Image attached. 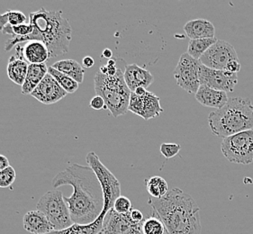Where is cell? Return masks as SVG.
I'll return each mask as SVG.
<instances>
[{
    "instance_id": "obj_37",
    "label": "cell",
    "mask_w": 253,
    "mask_h": 234,
    "mask_svg": "<svg viewBox=\"0 0 253 234\" xmlns=\"http://www.w3.org/2000/svg\"><path fill=\"white\" fill-rule=\"evenodd\" d=\"M82 64L86 69H90V68L95 65V61H94V59L92 57L86 56L82 60Z\"/></svg>"
},
{
    "instance_id": "obj_9",
    "label": "cell",
    "mask_w": 253,
    "mask_h": 234,
    "mask_svg": "<svg viewBox=\"0 0 253 234\" xmlns=\"http://www.w3.org/2000/svg\"><path fill=\"white\" fill-rule=\"evenodd\" d=\"M201 61L190 56L187 52L181 54L177 67L174 71V77L177 84L189 94H197L201 86L199 73Z\"/></svg>"
},
{
    "instance_id": "obj_5",
    "label": "cell",
    "mask_w": 253,
    "mask_h": 234,
    "mask_svg": "<svg viewBox=\"0 0 253 234\" xmlns=\"http://www.w3.org/2000/svg\"><path fill=\"white\" fill-rule=\"evenodd\" d=\"M95 91L106 103L107 110L117 118L128 112L132 92L127 87L124 72L118 69L115 76H107L101 72H96L94 79Z\"/></svg>"
},
{
    "instance_id": "obj_15",
    "label": "cell",
    "mask_w": 253,
    "mask_h": 234,
    "mask_svg": "<svg viewBox=\"0 0 253 234\" xmlns=\"http://www.w3.org/2000/svg\"><path fill=\"white\" fill-rule=\"evenodd\" d=\"M124 77L127 87H129L131 92L134 91L137 87L148 88L152 85L154 79L151 72L135 63L126 64Z\"/></svg>"
},
{
    "instance_id": "obj_33",
    "label": "cell",
    "mask_w": 253,
    "mask_h": 234,
    "mask_svg": "<svg viewBox=\"0 0 253 234\" xmlns=\"http://www.w3.org/2000/svg\"><path fill=\"white\" fill-rule=\"evenodd\" d=\"M118 68L117 67V61L116 60H108L107 65L100 67L99 72L107 75V76L112 77L115 76L117 74Z\"/></svg>"
},
{
    "instance_id": "obj_30",
    "label": "cell",
    "mask_w": 253,
    "mask_h": 234,
    "mask_svg": "<svg viewBox=\"0 0 253 234\" xmlns=\"http://www.w3.org/2000/svg\"><path fill=\"white\" fill-rule=\"evenodd\" d=\"M15 178H16V174H15V168L11 166L0 171V188L1 189L9 188L15 182Z\"/></svg>"
},
{
    "instance_id": "obj_36",
    "label": "cell",
    "mask_w": 253,
    "mask_h": 234,
    "mask_svg": "<svg viewBox=\"0 0 253 234\" xmlns=\"http://www.w3.org/2000/svg\"><path fill=\"white\" fill-rule=\"evenodd\" d=\"M241 71V63L240 61H233L228 64L224 72H230L233 74H237Z\"/></svg>"
},
{
    "instance_id": "obj_20",
    "label": "cell",
    "mask_w": 253,
    "mask_h": 234,
    "mask_svg": "<svg viewBox=\"0 0 253 234\" xmlns=\"http://www.w3.org/2000/svg\"><path fill=\"white\" fill-rule=\"evenodd\" d=\"M28 67L29 64L25 60H21L13 55L10 57L7 63V76L10 78L11 81L22 87L26 80Z\"/></svg>"
},
{
    "instance_id": "obj_25",
    "label": "cell",
    "mask_w": 253,
    "mask_h": 234,
    "mask_svg": "<svg viewBox=\"0 0 253 234\" xmlns=\"http://www.w3.org/2000/svg\"><path fill=\"white\" fill-rule=\"evenodd\" d=\"M145 186L148 193L153 198H162L169 192L168 183L162 177L156 176L145 179Z\"/></svg>"
},
{
    "instance_id": "obj_2",
    "label": "cell",
    "mask_w": 253,
    "mask_h": 234,
    "mask_svg": "<svg viewBox=\"0 0 253 234\" xmlns=\"http://www.w3.org/2000/svg\"><path fill=\"white\" fill-rule=\"evenodd\" d=\"M149 204L164 224L167 234H201L200 208L181 189L174 188L162 198H150Z\"/></svg>"
},
{
    "instance_id": "obj_8",
    "label": "cell",
    "mask_w": 253,
    "mask_h": 234,
    "mask_svg": "<svg viewBox=\"0 0 253 234\" xmlns=\"http://www.w3.org/2000/svg\"><path fill=\"white\" fill-rule=\"evenodd\" d=\"M221 151L230 162L242 165L253 163V129L223 139Z\"/></svg>"
},
{
    "instance_id": "obj_3",
    "label": "cell",
    "mask_w": 253,
    "mask_h": 234,
    "mask_svg": "<svg viewBox=\"0 0 253 234\" xmlns=\"http://www.w3.org/2000/svg\"><path fill=\"white\" fill-rule=\"evenodd\" d=\"M33 33L25 37H15L6 41L5 51H10L15 45L28 41L43 42L51 54V59L69 52L72 39V28L62 11H48L44 7L29 14Z\"/></svg>"
},
{
    "instance_id": "obj_11",
    "label": "cell",
    "mask_w": 253,
    "mask_h": 234,
    "mask_svg": "<svg viewBox=\"0 0 253 234\" xmlns=\"http://www.w3.org/2000/svg\"><path fill=\"white\" fill-rule=\"evenodd\" d=\"M200 84L212 87L213 89L223 92H233L238 83L237 74L223 71H215L205 65L200 67L199 73Z\"/></svg>"
},
{
    "instance_id": "obj_19",
    "label": "cell",
    "mask_w": 253,
    "mask_h": 234,
    "mask_svg": "<svg viewBox=\"0 0 253 234\" xmlns=\"http://www.w3.org/2000/svg\"><path fill=\"white\" fill-rule=\"evenodd\" d=\"M48 73V68L43 64H29L26 80L21 87L23 95H31Z\"/></svg>"
},
{
    "instance_id": "obj_40",
    "label": "cell",
    "mask_w": 253,
    "mask_h": 234,
    "mask_svg": "<svg viewBox=\"0 0 253 234\" xmlns=\"http://www.w3.org/2000/svg\"><path fill=\"white\" fill-rule=\"evenodd\" d=\"M102 57L107 60H111L113 57V51L110 49H105L102 52Z\"/></svg>"
},
{
    "instance_id": "obj_28",
    "label": "cell",
    "mask_w": 253,
    "mask_h": 234,
    "mask_svg": "<svg viewBox=\"0 0 253 234\" xmlns=\"http://www.w3.org/2000/svg\"><path fill=\"white\" fill-rule=\"evenodd\" d=\"M142 234H164V224L155 214H152L142 223Z\"/></svg>"
},
{
    "instance_id": "obj_14",
    "label": "cell",
    "mask_w": 253,
    "mask_h": 234,
    "mask_svg": "<svg viewBox=\"0 0 253 234\" xmlns=\"http://www.w3.org/2000/svg\"><path fill=\"white\" fill-rule=\"evenodd\" d=\"M15 56L25 60L28 64H43L51 59L50 51L42 41H28L25 46L18 44L15 47Z\"/></svg>"
},
{
    "instance_id": "obj_1",
    "label": "cell",
    "mask_w": 253,
    "mask_h": 234,
    "mask_svg": "<svg viewBox=\"0 0 253 234\" xmlns=\"http://www.w3.org/2000/svg\"><path fill=\"white\" fill-rule=\"evenodd\" d=\"M53 188L71 186L73 193L64 197L73 224L94 223L101 214L104 197L101 186L94 170L88 166L71 164L52 179Z\"/></svg>"
},
{
    "instance_id": "obj_41",
    "label": "cell",
    "mask_w": 253,
    "mask_h": 234,
    "mask_svg": "<svg viewBox=\"0 0 253 234\" xmlns=\"http://www.w3.org/2000/svg\"><path fill=\"white\" fill-rule=\"evenodd\" d=\"M104 234V233H102V232H100V233H99V234Z\"/></svg>"
},
{
    "instance_id": "obj_17",
    "label": "cell",
    "mask_w": 253,
    "mask_h": 234,
    "mask_svg": "<svg viewBox=\"0 0 253 234\" xmlns=\"http://www.w3.org/2000/svg\"><path fill=\"white\" fill-rule=\"evenodd\" d=\"M195 96L198 102L204 107L216 108V110L224 107L229 100L226 92L216 90L206 85H201Z\"/></svg>"
},
{
    "instance_id": "obj_4",
    "label": "cell",
    "mask_w": 253,
    "mask_h": 234,
    "mask_svg": "<svg viewBox=\"0 0 253 234\" xmlns=\"http://www.w3.org/2000/svg\"><path fill=\"white\" fill-rule=\"evenodd\" d=\"M208 124L217 137H229L253 129V105L249 98L233 97L227 104L210 113Z\"/></svg>"
},
{
    "instance_id": "obj_34",
    "label": "cell",
    "mask_w": 253,
    "mask_h": 234,
    "mask_svg": "<svg viewBox=\"0 0 253 234\" xmlns=\"http://www.w3.org/2000/svg\"><path fill=\"white\" fill-rule=\"evenodd\" d=\"M90 107L94 110H101V109L107 110L105 100L99 96H96L92 98L91 101H90Z\"/></svg>"
},
{
    "instance_id": "obj_29",
    "label": "cell",
    "mask_w": 253,
    "mask_h": 234,
    "mask_svg": "<svg viewBox=\"0 0 253 234\" xmlns=\"http://www.w3.org/2000/svg\"><path fill=\"white\" fill-rule=\"evenodd\" d=\"M33 33V26L30 24H24L19 26H6L2 31L3 35H10L12 38L25 37Z\"/></svg>"
},
{
    "instance_id": "obj_35",
    "label": "cell",
    "mask_w": 253,
    "mask_h": 234,
    "mask_svg": "<svg viewBox=\"0 0 253 234\" xmlns=\"http://www.w3.org/2000/svg\"><path fill=\"white\" fill-rule=\"evenodd\" d=\"M129 215H130V218L132 219V222H134L136 224H142L144 220L142 212L137 209H132L131 212L129 213Z\"/></svg>"
},
{
    "instance_id": "obj_27",
    "label": "cell",
    "mask_w": 253,
    "mask_h": 234,
    "mask_svg": "<svg viewBox=\"0 0 253 234\" xmlns=\"http://www.w3.org/2000/svg\"><path fill=\"white\" fill-rule=\"evenodd\" d=\"M48 73L51 74V76L55 78L56 81L58 82V84L69 94L76 92L80 87V84L78 82L65 74L56 71L55 69H53L51 66L48 68Z\"/></svg>"
},
{
    "instance_id": "obj_32",
    "label": "cell",
    "mask_w": 253,
    "mask_h": 234,
    "mask_svg": "<svg viewBox=\"0 0 253 234\" xmlns=\"http://www.w3.org/2000/svg\"><path fill=\"white\" fill-rule=\"evenodd\" d=\"M181 146L177 143H162L161 145V153L167 158H172L178 154Z\"/></svg>"
},
{
    "instance_id": "obj_38",
    "label": "cell",
    "mask_w": 253,
    "mask_h": 234,
    "mask_svg": "<svg viewBox=\"0 0 253 234\" xmlns=\"http://www.w3.org/2000/svg\"><path fill=\"white\" fill-rule=\"evenodd\" d=\"M9 166H10V164H9L7 158L4 155L0 154V171L4 170L5 168H8Z\"/></svg>"
},
{
    "instance_id": "obj_7",
    "label": "cell",
    "mask_w": 253,
    "mask_h": 234,
    "mask_svg": "<svg viewBox=\"0 0 253 234\" xmlns=\"http://www.w3.org/2000/svg\"><path fill=\"white\" fill-rule=\"evenodd\" d=\"M86 161L88 167H90L96 173L101 186L104 197V207L101 214L107 215V213L114 207L116 200L121 196V185L94 152L86 154Z\"/></svg>"
},
{
    "instance_id": "obj_10",
    "label": "cell",
    "mask_w": 253,
    "mask_h": 234,
    "mask_svg": "<svg viewBox=\"0 0 253 234\" xmlns=\"http://www.w3.org/2000/svg\"><path fill=\"white\" fill-rule=\"evenodd\" d=\"M203 65L215 71H225L230 62L239 61L235 48L223 40L217 41L211 46L199 59Z\"/></svg>"
},
{
    "instance_id": "obj_6",
    "label": "cell",
    "mask_w": 253,
    "mask_h": 234,
    "mask_svg": "<svg viewBox=\"0 0 253 234\" xmlns=\"http://www.w3.org/2000/svg\"><path fill=\"white\" fill-rule=\"evenodd\" d=\"M36 209L45 214L54 231L67 229L74 224L71 220L69 206L64 201L63 194L58 189L46 192L39 199Z\"/></svg>"
},
{
    "instance_id": "obj_21",
    "label": "cell",
    "mask_w": 253,
    "mask_h": 234,
    "mask_svg": "<svg viewBox=\"0 0 253 234\" xmlns=\"http://www.w3.org/2000/svg\"><path fill=\"white\" fill-rule=\"evenodd\" d=\"M51 67L55 69L56 71L70 77L79 84H81L84 80L85 71L81 64L74 60H61L56 61Z\"/></svg>"
},
{
    "instance_id": "obj_23",
    "label": "cell",
    "mask_w": 253,
    "mask_h": 234,
    "mask_svg": "<svg viewBox=\"0 0 253 234\" xmlns=\"http://www.w3.org/2000/svg\"><path fill=\"white\" fill-rule=\"evenodd\" d=\"M162 113H163V109L160 103V97L152 92H147L142 97V112L141 117L144 120H150L160 117Z\"/></svg>"
},
{
    "instance_id": "obj_18",
    "label": "cell",
    "mask_w": 253,
    "mask_h": 234,
    "mask_svg": "<svg viewBox=\"0 0 253 234\" xmlns=\"http://www.w3.org/2000/svg\"><path fill=\"white\" fill-rule=\"evenodd\" d=\"M184 31L190 40L213 38L215 36V28L213 24L203 18L188 21L184 26Z\"/></svg>"
},
{
    "instance_id": "obj_22",
    "label": "cell",
    "mask_w": 253,
    "mask_h": 234,
    "mask_svg": "<svg viewBox=\"0 0 253 234\" xmlns=\"http://www.w3.org/2000/svg\"><path fill=\"white\" fill-rule=\"evenodd\" d=\"M106 215L100 214L99 217L90 224L81 225V224H72L71 227L61 231H53L47 234H99L103 228L104 221Z\"/></svg>"
},
{
    "instance_id": "obj_16",
    "label": "cell",
    "mask_w": 253,
    "mask_h": 234,
    "mask_svg": "<svg viewBox=\"0 0 253 234\" xmlns=\"http://www.w3.org/2000/svg\"><path fill=\"white\" fill-rule=\"evenodd\" d=\"M23 226L26 232L32 234H47L54 231L52 224L39 210L26 213L23 219Z\"/></svg>"
},
{
    "instance_id": "obj_24",
    "label": "cell",
    "mask_w": 253,
    "mask_h": 234,
    "mask_svg": "<svg viewBox=\"0 0 253 234\" xmlns=\"http://www.w3.org/2000/svg\"><path fill=\"white\" fill-rule=\"evenodd\" d=\"M217 41L215 37L207 39L190 40L187 46V53L196 60H199L211 46Z\"/></svg>"
},
{
    "instance_id": "obj_13",
    "label": "cell",
    "mask_w": 253,
    "mask_h": 234,
    "mask_svg": "<svg viewBox=\"0 0 253 234\" xmlns=\"http://www.w3.org/2000/svg\"><path fill=\"white\" fill-rule=\"evenodd\" d=\"M67 93L51 74L47 73L31 96L44 105H52L66 97Z\"/></svg>"
},
{
    "instance_id": "obj_39",
    "label": "cell",
    "mask_w": 253,
    "mask_h": 234,
    "mask_svg": "<svg viewBox=\"0 0 253 234\" xmlns=\"http://www.w3.org/2000/svg\"><path fill=\"white\" fill-rule=\"evenodd\" d=\"M148 90H147V88L145 87H137L136 89L133 91V93L137 95V96H139V97H143L145 94H146Z\"/></svg>"
},
{
    "instance_id": "obj_26",
    "label": "cell",
    "mask_w": 253,
    "mask_h": 234,
    "mask_svg": "<svg viewBox=\"0 0 253 234\" xmlns=\"http://www.w3.org/2000/svg\"><path fill=\"white\" fill-rule=\"evenodd\" d=\"M26 15L21 11L7 10L0 15V32L4 30L5 26H19L26 24Z\"/></svg>"
},
{
    "instance_id": "obj_12",
    "label": "cell",
    "mask_w": 253,
    "mask_h": 234,
    "mask_svg": "<svg viewBox=\"0 0 253 234\" xmlns=\"http://www.w3.org/2000/svg\"><path fill=\"white\" fill-rule=\"evenodd\" d=\"M129 213L120 214L111 209L104 221L102 233L105 234H142V224L132 222Z\"/></svg>"
},
{
    "instance_id": "obj_31",
    "label": "cell",
    "mask_w": 253,
    "mask_h": 234,
    "mask_svg": "<svg viewBox=\"0 0 253 234\" xmlns=\"http://www.w3.org/2000/svg\"><path fill=\"white\" fill-rule=\"evenodd\" d=\"M113 209L118 214H128L132 209V202L130 199L121 195L116 200Z\"/></svg>"
}]
</instances>
